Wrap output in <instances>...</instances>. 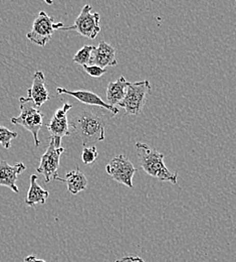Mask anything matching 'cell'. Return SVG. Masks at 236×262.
<instances>
[{
    "mask_svg": "<svg viewBox=\"0 0 236 262\" xmlns=\"http://www.w3.org/2000/svg\"><path fill=\"white\" fill-rule=\"evenodd\" d=\"M106 113L93 109H82L70 122V126L78 136L84 147L94 146L106 137L107 120Z\"/></svg>",
    "mask_w": 236,
    "mask_h": 262,
    "instance_id": "6da1fadb",
    "label": "cell"
},
{
    "mask_svg": "<svg viewBox=\"0 0 236 262\" xmlns=\"http://www.w3.org/2000/svg\"><path fill=\"white\" fill-rule=\"evenodd\" d=\"M135 149L140 165L146 173L161 182L177 184L178 174L169 170L164 163L163 154L143 142H136Z\"/></svg>",
    "mask_w": 236,
    "mask_h": 262,
    "instance_id": "7a4b0ae2",
    "label": "cell"
},
{
    "mask_svg": "<svg viewBox=\"0 0 236 262\" xmlns=\"http://www.w3.org/2000/svg\"><path fill=\"white\" fill-rule=\"evenodd\" d=\"M151 88V84L148 80L135 83L130 82L126 96L119 105L125 109L127 115H140L147 103Z\"/></svg>",
    "mask_w": 236,
    "mask_h": 262,
    "instance_id": "3957f363",
    "label": "cell"
},
{
    "mask_svg": "<svg viewBox=\"0 0 236 262\" xmlns=\"http://www.w3.org/2000/svg\"><path fill=\"white\" fill-rule=\"evenodd\" d=\"M65 25L63 23H55V17L49 16L44 11H40L34 19L32 31L27 34V37L38 47H45L51 39L56 31L63 30Z\"/></svg>",
    "mask_w": 236,
    "mask_h": 262,
    "instance_id": "277c9868",
    "label": "cell"
},
{
    "mask_svg": "<svg viewBox=\"0 0 236 262\" xmlns=\"http://www.w3.org/2000/svg\"><path fill=\"white\" fill-rule=\"evenodd\" d=\"M43 114L40 109L35 108L30 102L20 104V114L17 117H12L10 119L11 123L21 125L27 130L30 131L34 137V145H40V140L38 133L42 126Z\"/></svg>",
    "mask_w": 236,
    "mask_h": 262,
    "instance_id": "5b68a950",
    "label": "cell"
},
{
    "mask_svg": "<svg viewBox=\"0 0 236 262\" xmlns=\"http://www.w3.org/2000/svg\"><path fill=\"white\" fill-rule=\"evenodd\" d=\"M63 30L75 31L85 37L95 39L101 32L100 14L98 12H92V6L86 4L74 20V24L70 27H65Z\"/></svg>",
    "mask_w": 236,
    "mask_h": 262,
    "instance_id": "8992f818",
    "label": "cell"
},
{
    "mask_svg": "<svg viewBox=\"0 0 236 262\" xmlns=\"http://www.w3.org/2000/svg\"><path fill=\"white\" fill-rule=\"evenodd\" d=\"M66 151L64 147H57L55 143V139L50 137L48 146L45 152L42 155L40 159V164L36 170L43 174L45 183H49L53 180L59 181L61 178L59 177V167L62 155Z\"/></svg>",
    "mask_w": 236,
    "mask_h": 262,
    "instance_id": "52a82bcc",
    "label": "cell"
},
{
    "mask_svg": "<svg viewBox=\"0 0 236 262\" xmlns=\"http://www.w3.org/2000/svg\"><path fill=\"white\" fill-rule=\"evenodd\" d=\"M106 171L114 181L133 189V178L137 169L125 155H119L112 159L106 165Z\"/></svg>",
    "mask_w": 236,
    "mask_h": 262,
    "instance_id": "ba28073f",
    "label": "cell"
},
{
    "mask_svg": "<svg viewBox=\"0 0 236 262\" xmlns=\"http://www.w3.org/2000/svg\"><path fill=\"white\" fill-rule=\"evenodd\" d=\"M70 109H72L71 104L69 103L64 104L60 109H58L55 112L49 123L46 125L51 138L55 139V143L57 147H62L61 145H62L63 137L71 135L69 131V123L68 119V112Z\"/></svg>",
    "mask_w": 236,
    "mask_h": 262,
    "instance_id": "9c48e42d",
    "label": "cell"
},
{
    "mask_svg": "<svg viewBox=\"0 0 236 262\" xmlns=\"http://www.w3.org/2000/svg\"><path fill=\"white\" fill-rule=\"evenodd\" d=\"M50 99L48 90L45 87V77L41 71H37L33 77V85L28 90L27 97H20L19 102L21 103H32L35 108L40 109L44 103Z\"/></svg>",
    "mask_w": 236,
    "mask_h": 262,
    "instance_id": "30bf717a",
    "label": "cell"
},
{
    "mask_svg": "<svg viewBox=\"0 0 236 262\" xmlns=\"http://www.w3.org/2000/svg\"><path fill=\"white\" fill-rule=\"evenodd\" d=\"M57 92L59 94H65V95H69L72 96L73 98L78 100L80 102L87 104V105H92V106H97V107H101L104 110L111 112L113 115H117L119 113V109L116 106H111L108 103H106L102 99L91 92V91H85V90H78V91H70L65 88H57Z\"/></svg>",
    "mask_w": 236,
    "mask_h": 262,
    "instance_id": "8fae6325",
    "label": "cell"
},
{
    "mask_svg": "<svg viewBox=\"0 0 236 262\" xmlns=\"http://www.w3.org/2000/svg\"><path fill=\"white\" fill-rule=\"evenodd\" d=\"M27 169L22 163H17L15 165H10L5 161L0 162V186L10 189L13 193L18 194L19 189L16 186L17 177Z\"/></svg>",
    "mask_w": 236,
    "mask_h": 262,
    "instance_id": "7c38bea8",
    "label": "cell"
},
{
    "mask_svg": "<svg viewBox=\"0 0 236 262\" xmlns=\"http://www.w3.org/2000/svg\"><path fill=\"white\" fill-rule=\"evenodd\" d=\"M90 65L99 66L103 69H106V67H115L118 65V61L116 58V49L110 43L101 40L99 46L95 48L92 54Z\"/></svg>",
    "mask_w": 236,
    "mask_h": 262,
    "instance_id": "4fadbf2b",
    "label": "cell"
},
{
    "mask_svg": "<svg viewBox=\"0 0 236 262\" xmlns=\"http://www.w3.org/2000/svg\"><path fill=\"white\" fill-rule=\"evenodd\" d=\"M130 82L126 80L124 76L120 77L115 82H110L107 87V100L111 106L119 105L127 93V88Z\"/></svg>",
    "mask_w": 236,
    "mask_h": 262,
    "instance_id": "5bb4252c",
    "label": "cell"
},
{
    "mask_svg": "<svg viewBox=\"0 0 236 262\" xmlns=\"http://www.w3.org/2000/svg\"><path fill=\"white\" fill-rule=\"evenodd\" d=\"M59 181L67 184L68 191L72 195H77L78 193L85 191L88 187V180L78 167H76L74 170L68 171L65 180L60 179Z\"/></svg>",
    "mask_w": 236,
    "mask_h": 262,
    "instance_id": "9a60e30c",
    "label": "cell"
},
{
    "mask_svg": "<svg viewBox=\"0 0 236 262\" xmlns=\"http://www.w3.org/2000/svg\"><path fill=\"white\" fill-rule=\"evenodd\" d=\"M49 193L43 190L37 183V177L35 174L31 176V186L25 199V205L29 207H35L36 205H44Z\"/></svg>",
    "mask_w": 236,
    "mask_h": 262,
    "instance_id": "2e32d148",
    "label": "cell"
},
{
    "mask_svg": "<svg viewBox=\"0 0 236 262\" xmlns=\"http://www.w3.org/2000/svg\"><path fill=\"white\" fill-rule=\"evenodd\" d=\"M96 47L94 46H84L81 48L77 53L73 56L72 62L81 66H87L91 64V59H92V54L94 52Z\"/></svg>",
    "mask_w": 236,
    "mask_h": 262,
    "instance_id": "e0dca14e",
    "label": "cell"
},
{
    "mask_svg": "<svg viewBox=\"0 0 236 262\" xmlns=\"http://www.w3.org/2000/svg\"><path fill=\"white\" fill-rule=\"evenodd\" d=\"M17 136V132H13L4 126H0V144L5 149H9L11 147V140Z\"/></svg>",
    "mask_w": 236,
    "mask_h": 262,
    "instance_id": "ac0fdd59",
    "label": "cell"
},
{
    "mask_svg": "<svg viewBox=\"0 0 236 262\" xmlns=\"http://www.w3.org/2000/svg\"><path fill=\"white\" fill-rule=\"evenodd\" d=\"M99 154L97 147L94 146H85L82 151V161L85 164H92L98 159Z\"/></svg>",
    "mask_w": 236,
    "mask_h": 262,
    "instance_id": "d6986e66",
    "label": "cell"
},
{
    "mask_svg": "<svg viewBox=\"0 0 236 262\" xmlns=\"http://www.w3.org/2000/svg\"><path fill=\"white\" fill-rule=\"evenodd\" d=\"M84 70L86 71V73L93 77V78H101V76H103L107 73V70L101 68L99 66L96 65H87L83 66Z\"/></svg>",
    "mask_w": 236,
    "mask_h": 262,
    "instance_id": "ffe728a7",
    "label": "cell"
},
{
    "mask_svg": "<svg viewBox=\"0 0 236 262\" xmlns=\"http://www.w3.org/2000/svg\"><path fill=\"white\" fill-rule=\"evenodd\" d=\"M115 262H146L143 258L139 256H124L120 259H117Z\"/></svg>",
    "mask_w": 236,
    "mask_h": 262,
    "instance_id": "44dd1931",
    "label": "cell"
},
{
    "mask_svg": "<svg viewBox=\"0 0 236 262\" xmlns=\"http://www.w3.org/2000/svg\"><path fill=\"white\" fill-rule=\"evenodd\" d=\"M24 262H46L43 259H40L34 255H30V256H27L24 258Z\"/></svg>",
    "mask_w": 236,
    "mask_h": 262,
    "instance_id": "7402d4cb",
    "label": "cell"
}]
</instances>
